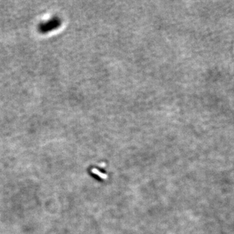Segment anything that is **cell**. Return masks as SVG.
<instances>
[{
    "label": "cell",
    "mask_w": 234,
    "mask_h": 234,
    "mask_svg": "<svg viewBox=\"0 0 234 234\" xmlns=\"http://www.w3.org/2000/svg\"><path fill=\"white\" fill-rule=\"evenodd\" d=\"M62 21L58 16H53L46 22H42L38 26V31L39 33L45 34L48 32L56 29L61 26Z\"/></svg>",
    "instance_id": "cell-1"
}]
</instances>
